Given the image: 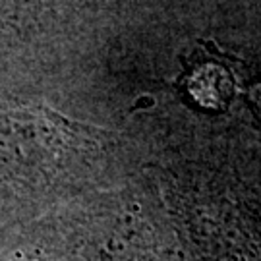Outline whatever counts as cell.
I'll list each match as a JSON object with an SVG mask.
<instances>
[{
    "instance_id": "obj_1",
    "label": "cell",
    "mask_w": 261,
    "mask_h": 261,
    "mask_svg": "<svg viewBox=\"0 0 261 261\" xmlns=\"http://www.w3.org/2000/svg\"><path fill=\"white\" fill-rule=\"evenodd\" d=\"M236 60L219 53L209 43L197 48L190 60L184 62V74L178 82V89L188 105L211 114L228 111L238 93Z\"/></svg>"
},
{
    "instance_id": "obj_2",
    "label": "cell",
    "mask_w": 261,
    "mask_h": 261,
    "mask_svg": "<svg viewBox=\"0 0 261 261\" xmlns=\"http://www.w3.org/2000/svg\"><path fill=\"white\" fill-rule=\"evenodd\" d=\"M248 103H250V109L253 111V114L261 120V75L248 89Z\"/></svg>"
}]
</instances>
